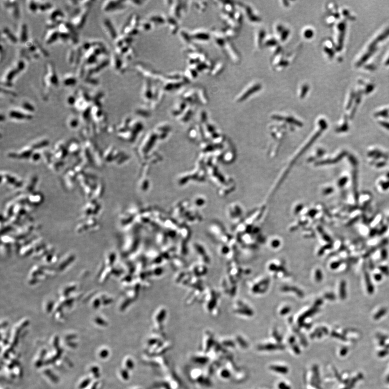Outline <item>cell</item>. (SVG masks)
Returning a JSON list of instances; mask_svg holds the SVG:
<instances>
[{"mask_svg":"<svg viewBox=\"0 0 389 389\" xmlns=\"http://www.w3.org/2000/svg\"><path fill=\"white\" fill-rule=\"evenodd\" d=\"M16 74V71L15 70H12L9 71L8 72V73L7 74V76H6V79H7V81L10 82V81L13 80L14 77L15 76Z\"/></svg>","mask_w":389,"mask_h":389,"instance_id":"obj_14","label":"cell"},{"mask_svg":"<svg viewBox=\"0 0 389 389\" xmlns=\"http://www.w3.org/2000/svg\"><path fill=\"white\" fill-rule=\"evenodd\" d=\"M264 35H265V32H264V31L263 30H260L259 31L258 35L257 41V44H258V46H259V45L261 44L262 41V39L264 38Z\"/></svg>","mask_w":389,"mask_h":389,"instance_id":"obj_15","label":"cell"},{"mask_svg":"<svg viewBox=\"0 0 389 389\" xmlns=\"http://www.w3.org/2000/svg\"><path fill=\"white\" fill-rule=\"evenodd\" d=\"M365 276V280L366 285L367 287V290L368 292L370 294H373V293L374 292V287L373 286V284L371 281V278L370 277L369 274L367 272L365 273L364 274Z\"/></svg>","mask_w":389,"mask_h":389,"instance_id":"obj_2","label":"cell"},{"mask_svg":"<svg viewBox=\"0 0 389 389\" xmlns=\"http://www.w3.org/2000/svg\"><path fill=\"white\" fill-rule=\"evenodd\" d=\"M303 35L305 38H306L307 39H309L310 38L313 37V31L311 29H306L304 31Z\"/></svg>","mask_w":389,"mask_h":389,"instance_id":"obj_13","label":"cell"},{"mask_svg":"<svg viewBox=\"0 0 389 389\" xmlns=\"http://www.w3.org/2000/svg\"><path fill=\"white\" fill-rule=\"evenodd\" d=\"M75 100H76V98H75V97L74 96H70L68 98V103H70V104H73V103L75 101Z\"/></svg>","mask_w":389,"mask_h":389,"instance_id":"obj_27","label":"cell"},{"mask_svg":"<svg viewBox=\"0 0 389 389\" xmlns=\"http://www.w3.org/2000/svg\"><path fill=\"white\" fill-rule=\"evenodd\" d=\"M262 86L259 83H256L250 86L249 88H247L246 90H244L243 93L240 95V96L237 98V101L239 102H242L246 100V98H248L251 95L260 90Z\"/></svg>","mask_w":389,"mask_h":389,"instance_id":"obj_1","label":"cell"},{"mask_svg":"<svg viewBox=\"0 0 389 389\" xmlns=\"http://www.w3.org/2000/svg\"><path fill=\"white\" fill-rule=\"evenodd\" d=\"M221 375H222V377H224V378H228L230 376L229 372L226 371V370H223Z\"/></svg>","mask_w":389,"mask_h":389,"instance_id":"obj_28","label":"cell"},{"mask_svg":"<svg viewBox=\"0 0 389 389\" xmlns=\"http://www.w3.org/2000/svg\"><path fill=\"white\" fill-rule=\"evenodd\" d=\"M194 36L195 37H196L197 39H199V40H208L209 39V34L204 32L197 33Z\"/></svg>","mask_w":389,"mask_h":389,"instance_id":"obj_9","label":"cell"},{"mask_svg":"<svg viewBox=\"0 0 389 389\" xmlns=\"http://www.w3.org/2000/svg\"><path fill=\"white\" fill-rule=\"evenodd\" d=\"M387 312V310L385 308H383L380 310H379L378 312L376 313L374 316V318L375 319H378L382 317L384 315H385L386 313Z\"/></svg>","mask_w":389,"mask_h":389,"instance_id":"obj_10","label":"cell"},{"mask_svg":"<svg viewBox=\"0 0 389 389\" xmlns=\"http://www.w3.org/2000/svg\"><path fill=\"white\" fill-rule=\"evenodd\" d=\"M346 283L345 281H342L339 286V296L340 299L344 300L346 298Z\"/></svg>","mask_w":389,"mask_h":389,"instance_id":"obj_4","label":"cell"},{"mask_svg":"<svg viewBox=\"0 0 389 389\" xmlns=\"http://www.w3.org/2000/svg\"><path fill=\"white\" fill-rule=\"evenodd\" d=\"M374 278L377 282H379L382 279V275L380 273H377L374 275Z\"/></svg>","mask_w":389,"mask_h":389,"instance_id":"obj_26","label":"cell"},{"mask_svg":"<svg viewBox=\"0 0 389 389\" xmlns=\"http://www.w3.org/2000/svg\"><path fill=\"white\" fill-rule=\"evenodd\" d=\"M388 243V240H386V239L383 240L379 244V247H382V246H385Z\"/></svg>","mask_w":389,"mask_h":389,"instance_id":"obj_31","label":"cell"},{"mask_svg":"<svg viewBox=\"0 0 389 389\" xmlns=\"http://www.w3.org/2000/svg\"><path fill=\"white\" fill-rule=\"evenodd\" d=\"M266 45L267 46H276L277 43V41L273 39H271L270 40H268L266 42Z\"/></svg>","mask_w":389,"mask_h":389,"instance_id":"obj_19","label":"cell"},{"mask_svg":"<svg viewBox=\"0 0 389 389\" xmlns=\"http://www.w3.org/2000/svg\"><path fill=\"white\" fill-rule=\"evenodd\" d=\"M374 268H375V266H374L373 263V262L370 261V269L373 270L374 269Z\"/></svg>","mask_w":389,"mask_h":389,"instance_id":"obj_32","label":"cell"},{"mask_svg":"<svg viewBox=\"0 0 389 389\" xmlns=\"http://www.w3.org/2000/svg\"><path fill=\"white\" fill-rule=\"evenodd\" d=\"M379 269L381 272L385 274L386 275H389V268L386 266H379Z\"/></svg>","mask_w":389,"mask_h":389,"instance_id":"obj_21","label":"cell"},{"mask_svg":"<svg viewBox=\"0 0 389 389\" xmlns=\"http://www.w3.org/2000/svg\"><path fill=\"white\" fill-rule=\"evenodd\" d=\"M258 349L259 350H273L282 349V346H280L279 345H276L273 344H268L266 345H263L262 346H259Z\"/></svg>","mask_w":389,"mask_h":389,"instance_id":"obj_5","label":"cell"},{"mask_svg":"<svg viewBox=\"0 0 389 389\" xmlns=\"http://www.w3.org/2000/svg\"><path fill=\"white\" fill-rule=\"evenodd\" d=\"M63 83H64V85L67 86H73V85H75L76 83V80L73 77H67L63 81Z\"/></svg>","mask_w":389,"mask_h":389,"instance_id":"obj_8","label":"cell"},{"mask_svg":"<svg viewBox=\"0 0 389 389\" xmlns=\"http://www.w3.org/2000/svg\"><path fill=\"white\" fill-rule=\"evenodd\" d=\"M151 21H153L154 22L157 23V24H163L164 23V20L162 19L161 17L160 16H153L151 18Z\"/></svg>","mask_w":389,"mask_h":389,"instance_id":"obj_18","label":"cell"},{"mask_svg":"<svg viewBox=\"0 0 389 389\" xmlns=\"http://www.w3.org/2000/svg\"><path fill=\"white\" fill-rule=\"evenodd\" d=\"M228 50L229 53V52H231V53H230V55H231V57H232L234 60H237V55H236V54L235 53H234V52H235V51L233 52V49L232 48V47H231L230 46H228Z\"/></svg>","mask_w":389,"mask_h":389,"instance_id":"obj_20","label":"cell"},{"mask_svg":"<svg viewBox=\"0 0 389 389\" xmlns=\"http://www.w3.org/2000/svg\"><path fill=\"white\" fill-rule=\"evenodd\" d=\"M105 24H106V27L107 29L109 30V33L110 34L111 37H113V38H115L116 36V31L114 29L113 27L112 26V24L110 23V21L109 20H106L105 21Z\"/></svg>","mask_w":389,"mask_h":389,"instance_id":"obj_6","label":"cell"},{"mask_svg":"<svg viewBox=\"0 0 389 389\" xmlns=\"http://www.w3.org/2000/svg\"><path fill=\"white\" fill-rule=\"evenodd\" d=\"M309 86L308 84H304L300 88V92L299 94V96L300 98H303L306 96V94L308 93V90H309Z\"/></svg>","mask_w":389,"mask_h":389,"instance_id":"obj_7","label":"cell"},{"mask_svg":"<svg viewBox=\"0 0 389 389\" xmlns=\"http://www.w3.org/2000/svg\"><path fill=\"white\" fill-rule=\"evenodd\" d=\"M278 388L279 389H291L289 386L286 383L284 382H281L278 385Z\"/></svg>","mask_w":389,"mask_h":389,"instance_id":"obj_23","label":"cell"},{"mask_svg":"<svg viewBox=\"0 0 389 389\" xmlns=\"http://www.w3.org/2000/svg\"><path fill=\"white\" fill-rule=\"evenodd\" d=\"M29 8L32 12H36L39 9V4L34 1H31L29 4Z\"/></svg>","mask_w":389,"mask_h":389,"instance_id":"obj_12","label":"cell"},{"mask_svg":"<svg viewBox=\"0 0 389 389\" xmlns=\"http://www.w3.org/2000/svg\"><path fill=\"white\" fill-rule=\"evenodd\" d=\"M235 17L238 22H240L242 20V15L239 12L235 14Z\"/></svg>","mask_w":389,"mask_h":389,"instance_id":"obj_25","label":"cell"},{"mask_svg":"<svg viewBox=\"0 0 389 389\" xmlns=\"http://www.w3.org/2000/svg\"><path fill=\"white\" fill-rule=\"evenodd\" d=\"M289 30L288 29H284L283 31L281 33V40L282 41H284L286 40V38L289 36Z\"/></svg>","mask_w":389,"mask_h":389,"instance_id":"obj_17","label":"cell"},{"mask_svg":"<svg viewBox=\"0 0 389 389\" xmlns=\"http://www.w3.org/2000/svg\"><path fill=\"white\" fill-rule=\"evenodd\" d=\"M381 258L382 260H386V259L388 258V253L387 250L385 249H383L381 251Z\"/></svg>","mask_w":389,"mask_h":389,"instance_id":"obj_22","label":"cell"},{"mask_svg":"<svg viewBox=\"0 0 389 389\" xmlns=\"http://www.w3.org/2000/svg\"><path fill=\"white\" fill-rule=\"evenodd\" d=\"M223 64L222 63H218V64H217V66H216V68H215V70H213V75H217V74H218V73H220V72H221V71L223 70Z\"/></svg>","mask_w":389,"mask_h":389,"instance_id":"obj_16","label":"cell"},{"mask_svg":"<svg viewBox=\"0 0 389 389\" xmlns=\"http://www.w3.org/2000/svg\"><path fill=\"white\" fill-rule=\"evenodd\" d=\"M375 250H376V248H373L372 249H371L369 251H368V253H366L365 255V257H367L369 256L370 254L373 253H374V252L375 251Z\"/></svg>","mask_w":389,"mask_h":389,"instance_id":"obj_30","label":"cell"},{"mask_svg":"<svg viewBox=\"0 0 389 389\" xmlns=\"http://www.w3.org/2000/svg\"><path fill=\"white\" fill-rule=\"evenodd\" d=\"M340 264H341V262H339V261H338V262H334V263H333V264H331V268L333 269H337V268L340 266Z\"/></svg>","mask_w":389,"mask_h":389,"instance_id":"obj_24","label":"cell"},{"mask_svg":"<svg viewBox=\"0 0 389 389\" xmlns=\"http://www.w3.org/2000/svg\"><path fill=\"white\" fill-rule=\"evenodd\" d=\"M284 30V28H283V27H282V26H281V25H278V26H277V27H276V31H277L278 33H279L281 34V33H282Z\"/></svg>","mask_w":389,"mask_h":389,"instance_id":"obj_29","label":"cell"},{"mask_svg":"<svg viewBox=\"0 0 389 389\" xmlns=\"http://www.w3.org/2000/svg\"><path fill=\"white\" fill-rule=\"evenodd\" d=\"M4 34H5L7 35V37H8V38H9V40H10L11 41H12V42H16L17 39H16V37L14 36L13 35L10 33V31H9V30H8V29H6L4 30Z\"/></svg>","mask_w":389,"mask_h":389,"instance_id":"obj_11","label":"cell"},{"mask_svg":"<svg viewBox=\"0 0 389 389\" xmlns=\"http://www.w3.org/2000/svg\"><path fill=\"white\" fill-rule=\"evenodd\" d=\"M270 369L275 371L276 373H279L281 374H286L288 373L289 370L288 368L286 366L282 365H273L270 366Z\"/></svg>","mask_w":389,"mask_h":389,"instance_id":"obj_3","label":"cell"}]
</instances>
